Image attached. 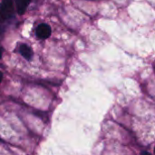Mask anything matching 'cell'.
I'll list each match as a JSON object with an SVG mask.
<instances>
[{
	"label": "cell",
	"instance_id": "cell-5",
	"mask_svg": "<svg viewBox=\"0 0 155 155\" xmlns=\"http://www.w3.org/2000/svg\"><path fill=\"white\" fill-rule=\"evenodd\" d=\"M141 155H152L151 153H149L148 152H143L142 153H141Z\"/></svg>",
	"mask_w": 155,
	"mask_h": 155
},
{
	"label": "cell",
	"instance_id": "cell-1",
	"mask_svg": "<svg viewBox=\"0 0 155 155\" xmlns=\"http://www.w3.org/2000/svg\"><path fill=\"white\" fill-rule=\"evenodd\" d=\"M14 0H3L0 3V23L10 19L14 15Z\"/></svg>",
	"mask_w": 155,
	"mask_h": 155
},
{
	"label": "cell",
	"instance_id": "cell-3",
	"mask_svg": "<svg viewBox=\"0 0 155 155\" xmlns=\"http://www.w3.org/2000/svg\"><path fill=\"white\" fill-rule=\"evenodd\" d=\"M19 53L21 54V55L26 59V60H31L32 57H33V51L31 49L30 46H28L27 45L25 44H23L19 46Z\"/></svg>",
	"mask_w": 155,
	"mask_h": 155
},
{
	"label": "cell",
	"instance_id": "cell-4",
	"mask_svg": "<svg viewBox=\"0 0 155 155\" xmlns=\"http://www.w3.org/2000/svg\"><path fill=\"white\" fill-rule=\"evenodd\" d=\"M30 1L31 0H15V6H16V10H17V13L19 15L25 14V12L27 9V6L30 4Z\"/></svg>",
	"mask_w": 155,
	"mask_h": 155
},
{
	"label": "cell",
	"instance_id": "cell-6",
	"mask_svg": "<svg viewBox=\"0 0 155 155\" xmlns=\"http://www.w3.org/2000/svg\"><path fill=\"white\" fill-rule=\"evenodd\" d=\"M2 54H3V50H2V48H1V46H0V59H1V57H2Z\"/></svg>",
	"mask_w": 155,
	"mask_h": 155
},
{
	"label": "cell",
	"instance_id": "cell-2",
	"mask_svg": "<svg viewBox=\"0 0 155 155\" xmlns=\"http://www.w3.org/2000/svg\"><path fill=\"white\" fill-rule=\"evenodd\" d=\"M36 36L40 39H46L51 35V27L46 24H41L35 31Z\"/></svg>",
	"mask_w": 155,
	"mask_h": 155
},
{
	"label": "cell",
	"instance_id": "cell-7",
	"mask_svg": "<svg viewBox=\"0 0 155 155\" xmlns=\"http://www.w3.org/2000/svg\"><path fill=\"white\" fill-rule=\"evenodd\" d=\"M2 79H3V74L0 72V83H1V81H2Z\"/></svg>",
	"mask_w": 155,
	"mask_h": 155
}]
</instances>
